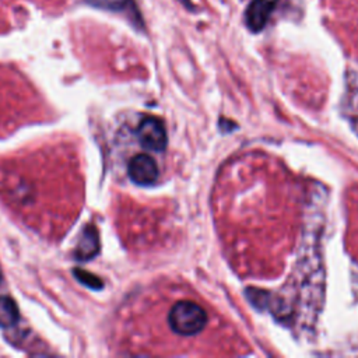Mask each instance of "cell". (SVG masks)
Listing matches in <instances>:
<instances>
[{"label":"cell","instance_id":"6da1fadb","mask_svg":"<svg viewBox=\"0 0 358 358\" xmlns=\"http://www.w3.org/2000/svg\"><path fill=\"white\" fill-rule=\"evenodd\" d=\"M168 322L177 334L195 336L204 329L207 314L195 303L179 301L172 307L168 315Z\"/></svg>","mask_w":358,"mask_h":358},{"label":"cell","instance_id":"7a4b0ae2","mask_svg":"<svg viewBox=\"0 0 358 358\" xmlns=\"http://www.w3.org/2000/svg\"><path fill=\"white\" fill-rule=\"evenodd\" d=\"M137 136L145 146L153 152H163L167 146V132L163 122L154 116L143 119L137 127Z\"/></svg>","mask_w":358,"mask_h":358},{"label":"cell","instance_id":"3957f363","mask_svg":"<svg viewBox=\"0 0 358 358\" xmlns=\"http://www.w3.org/2000/svg\"><path fill=\"white\" fill-rule=\"evenodd\" d=\"M159 174L156 160L147 154H137L129 163V177L137 185L149 186L154 184Z\"/></svg>","mask_w":358,"mask_h":358},{"label":"cell","instance_id":"277c9868","mask_svg":"<svg viewBox=\"0 0 358 358\" xmlns=\"http://www.w3.org/2000/svg\"><path fill=\"white\" fill-rule=\"evenodd\" d=\"M280 0H252L245 13V21L252 33L262 31L270 20Z\"/></svg>","mask_w":358,"mask_h":358},{"label":"cell","instance_id":"5b68a950","mask_svg":"<svg viewBox=\"0 0 358 358\" xmlns=\"http://www.w3.org/2000/svg\"><path fill=\"white\" fill-rule=\"evenodd\" d=\"M100 249V241H98V233L93 226H89L84 233L83 237L79 242V248H78V258L82 260H87L91 259L94 255L98 253Z\"/></svg>","mask_w":358,"mask_h":358},{"label":"cell","instance_id":"8992f818","mask_svg":"<svg viewBox=\"0 0 358 358\" xmlns=\"http://www.w3.org/2000/svg\"><path fill=\"white\" fill-rule=\"evenodd\" d=\"M19 321V310L9 297H0V326H12Z\"/></svg>","mask_w":358,"mask_h":358},{"label":"cell","instance_id":"52a82bcc","mask_svg":"<svg viewBox=\"0 0 358 358\" xmlns=\"http://www.w3.org/2000/svg\"><path fill=\"white\" fill-rule=\"evenodd\" d=\"M130 0H89V3L94 8L111 12H120L123 10Z\"/></svg>","mask_w":358,"mask_h":358},{"label":"cell","instance_id":"ba28073f","mask_svg":"<svg viewBox=\"0 0 358 358\" xmlns=\"http://www.w3.org/2000/svg\"><path fill=\"white\" fill-rule=\"evenodd\" d=\"M179 2H181L186 9H190V10L193 9V3L190 2V0H179Z\"/></svg>","mask_w":358,"mask_h":358},{"label":"cell","instance_id":"9c48e42d","mask_svg":"<svg viewBox=\"0 0 358 358\" xmlns=\"http://www.w3.org/2000/svg\"><path fill=\"white\" fill-rule=\"evenodd\" d=\"M355 112H357V114H354V116H352V122H354L355 129H357V132H358V109H355Z\"/></svg>","mask_w":358,"mask_h":358}]
</instances>
